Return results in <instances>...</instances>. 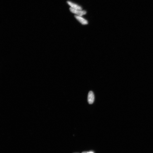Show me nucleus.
I'll return each mask as SVG.
<instances>
[{
    "label": "nucleus",
    "instance_id": "obj_1",
    "mask_svg": "<svg viewBox=\"0 0 153 153\" xmlns=\"http://www.w3.org/2000/svg\"><path fill=\"white\" fill-rule=\"evenodd\" d=\"M70 10L71 12L72 13L80 16H82L86 14V11H85L75 10L72 8H70Z\"/></svg>",
    "mask_w": 153,
    "mask_h": 153
},
{
    "label": "nucleus",
    "instance_id": "obj_2",
    "mask_svg": "<svg viewBox=\"0 0 153 153\" xmlns=\"http://www.w3.org/2000/svg\"><path fill=\"white\" fill-rule=\"evenodd\" d=\"M95 95L92 91H90L88 93V103L92 104L95 101Z\"/></svg>",
    "mask_w": 153,
    "mask_h": 153
},
{
    "label": "nucleus",
    "instance_id": "obj_3",
    "mask_svg": "<svg viewBox=\"0 0 153 153\" xmlns=\"http://www.w3.org/2000/svg\"><path fill=\"white\" fill-rule=\"evenodd\" d=\"M75 17L76 19L82 24L84 25L88 24V22L87 20L84 19L82 16L76 15H75Z\"/></svg>",
    "mask_w": 153,
    "mask_h": 153
},
{
    "label": "nucleus",
    "instance_id": "obj_4",
    "mask_svg": "<svg viewBox=\"0 0 153 153\" xmlns=\"http://www.w3.org/2000/svg\"><path fill=\"white\" fill-rule=\"evenodd\" d=\"M67 3L71 7V8L75 10H82V8L81 7L77 4L69 1H67Z\"/></svg>",
    "mask_w": 153,
    "mask_h": 153
},
{
    "label": "nucleus",
    "instance_id": "obj_5",
    "mask_svg": "<svg viewBox=\"0 0 153 153\" xmlns=\"http://www.w3.org/2000/svg\"><path fill=\"white\" fill-rule=\"evenodd\" d=\"M82 153H94L92 151H90L89 152H84Z\"/></svg>",
    "mask_w": 153,
    "mask_h": 153
}]
</instances>
